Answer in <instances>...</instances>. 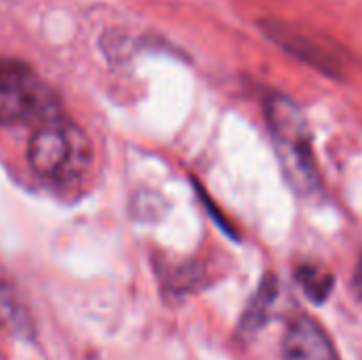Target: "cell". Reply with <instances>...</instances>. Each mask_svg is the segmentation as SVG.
I'll use <instances>...</instances> for the list:
<instances>
[{
	"label": "cell",
	"instance_id": "9c48e42d",
	"mask_svg": "<svg viewBox=\"0 0 362 360\" xmlns=\"http://www.w3.org/2000/svg\"><path fill=\"white\" fill-rule=\"evenodd\" d=\"M354 291L362 299V261L361 265H358V269H356V276H354Z\"/></svg>",
	"mask_w": 362,
	"mask_h": 360
},
{
	"label": "cell",
	"instance_id": "3957f363",
	"mask_svg": "<svg viewBox=\"0 0 362 360\" xmlns=\"http://www.w3.org/2000/svg\"><path fill=\"white\" fill-rule=\"evenodd\" d=\"M62 117L66 115L57 95L30 66L0 57V125L34 123L38 127Z\"/></svg>",
	"mask_w": 362,
	"mask_h": 360
},
{
	"label": "cell",
	"instance_id": "5b68a950",
	"mask_svg": "<svg viewBox=\"0 0 362 360\" xmlns=\"http://www.w3.org/2000/svg\"><path fill=\"white\" fill-rule=\"evenodd\" d=\"M284 360H339L327 331L310 316H297L282 339Z\"/></svg>",
	"mask_w": 362,
	"mask_h": 360
},
{
	"label": "cell",
	"instance_id": "6da1fadb",
	"mask_svg": "<svg viewBox=\"0 0 362 360\" xmlns=\"http://www.w3.org/2000/svg\"><path fill=\"white\" fill-rule=\"evenodd\" d=\"M265 117L288 182L305 195L320 189L312 134L303 110L286 95L274 93L265 102Z\"/></svg>",
	"mask_w": 362,
	"mask_h": 360
},
{
	"label": "cell",
	"instance_id": "277c9868",
	"mask_svg": "<svg viewBox=\"0 0 362 360\" xmlns=\"http://www.w3.org/2000/svg\"><path fill=\"white\" fill-rule=\"evenodd\" d=\"M261 25H263L265 34L272 40H276L282 49H286L291 55L303 59L305 64L314 66L316 70H320L325 74H331V76H339L341 74L344 62L322 40H316L310 34L297 32L291 25H284L280 21H263Z\"/></svg>",
	"mask_w": 362,
	"mask_h": 360
},
{
	"label": "cell",
	"instance_id": "ba28073f",
	"mask_svg": "<svg viewBox=\"0 0 362 360\" xmlns=\"http://www.w3.org/2000/svg\"><path fill=\"white\" fill-rule=\"evenodd\" d=\"M276 291H278V286H276L274 278L267 276L261 282L259 293L248 303V310H246V314L242 318V331H259L265 325V320L269 316V310L274 306V299H276Z\"/></svg>",
	"mask_w": 362,
	"mask_h": 360
},
{
	"label": "cell",
	"instance_id": "8992f818",
	"mask_svg": "<svg viewBox=\"0 0 362 360\" xmlns=\"http://www.w3.org/2000/svg\"><path fill=\"white\" fill-rule=\"evenodd\" d=\"M0 325L4 329H8L11 333H28L30 329V320L28 314L23 310V306L19 303V297L13 289V284L4 278V274L0 272Z\"/></svg>",
	"mask_w": 362,
	"mask_h": 360
},
{
	"label": "cell",
	"instance_id": "7a4b0ae2",
	"mask_svg": "<svg viewBox=\"0 0 362 360\" xmlns=\"http://www.w3.org/2000/svg\"><path fill=\"white\" fill-rule=\"evenodd\" d=\"M28 161L40 178L68 185L87 174L93 149L87 134L62 117L34 127L28 142Z\"/></svg>",
	"mask_w": 362,
	"mask_h": 360
},
{
	"label": "cell",
	"instance_id": "52a82bcc",
	"mask_svg": "<svg viewBox=\"0 0 362 360\" xmlns=\"http://www.w3.org/2000/svg\"><path fill=\"white\" fill-rule=\"evenodd\" d=\"M295 278H297L299 286L303 289L305 297L312 299L314 303H325L333 291V284H335L333 274L320 265H314V263L299 265L295 272Z\"/></svg>",
	"mask_w": 362,
	"mask_h": 360
}]
</instances>
